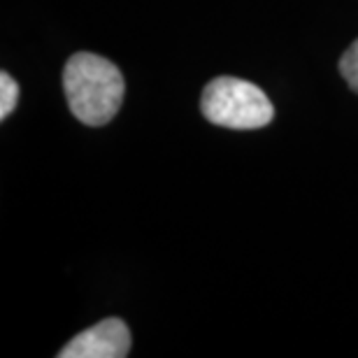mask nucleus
Returning a JSON list of instances; mask_svg holds the SVG:
<instances>
[{
    "label": "nucleus",
    "instance_id": "f257e3e1",
    "mask_svg": "<svg viewBox=\"0 0 358 358\" xmlns=\"http://www.w3.org/2000/svg\"><path fill=\"white\" fill-rule=\"evenodd\" d=\"M63 91L70 112L87 126H105L124 103L126 82L121 70L105 56L80 52L63 68Z\"/></svg>",
    "mask_w": 358,
    "mask_h": 358
},
{
    "label": "nucleus",
    "instance_id": "f03ea898",
    "mask_svg": "<svg viewBox=\"0 0 358 358\" xmlns=\"http://www.w3.org/2000/svg\"><path fill=\"white\" fill-rule=\"evenodd\" d=\"M200 110L214 126L233 131H256L275 119V107L263 89L238 77H217L207 84Z\"/></svg>",
    "mask_w": 358,
    "mask_h": 358
},
{
    "label": "nucleus",
    "instance_id": "7ed1b4c3",
    "mask_svg": "<svg viewBox=\"0 0 358 358\" xmlns=\"http://www.w3.org/2000/svg\"><path fill=\"white\" fill-rule=\"evenodd\" d=\"M131 352V331L121 319H105L82 331L61 349V358H126Z\"/></svg>",
    "mask_w": 358,
    "mask_h": 358
},
{
    "label": "nucleus",
    "instance_id": "20e7f679",
    "mask_svg": "<svg viewBox=\"0 0 358 358\" xmlns=\"http://www.w3.org/2000/svg\"><path fill=\"white\" fill-rule=\"evenodd\" d=\"M19 103V84L10 73H0V119H7Z\"/></svg>",
    "mask_w": 358,
    "mask_h": 358
},
{
    "label": "nucleus",
    "instance_id": "39448f33",
    "mask_svg": "<svg viewBox=\"0 0 358 358\" xmlns=\"http://www.w3.org/2000/svg\"><path fill=\"white\" fill-rule=\"evenodd\" d=\"M340 75L345 77V82L358 93V40L352 47L342 54L340 59Z\"/></svg>",
    "mask_w": 358,
    "mask_h": 358
}]
</instances>
